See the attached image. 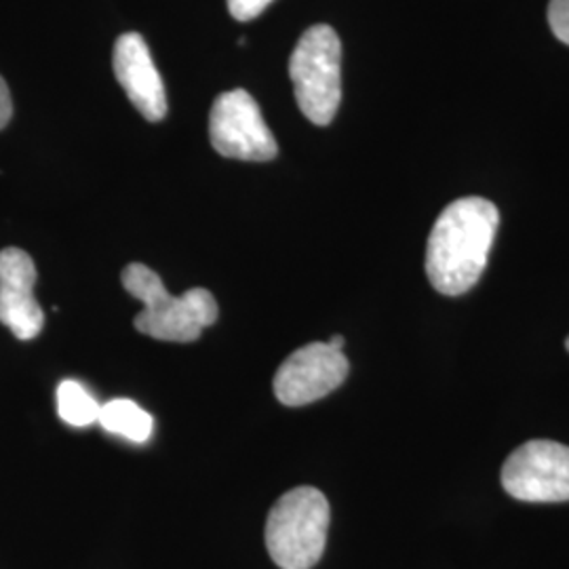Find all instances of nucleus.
Segmentation results:
<instances>
[{
	"instance_id": "39448f33",
	"label": "nucleus",
	"mask_w": 569,
	"mask_h": 569,
	"mask_svg": "<svg viewBox=\"0 0 569 569\" xmlns=\"http://www.w3.org/2000/svg\"><path fill=\"white\" fill-rule=\"evenodd\" d=\"M209 140L226 159L264 163L279 154L260 106L244 89H232L216 98L209 112Z\"/></svg>"
},
{
	"instance_id": "9d476101",
	"label": "nucleus",
	"mask_w": 569,
	"mask_h": 569,
	"mask_svg": "<svg viewBox=\"0 0 569 569\" xmlns=\"http://www.w3.org/2000/svg\"><path fill=\"white\" fill-rule=\"evenodd\" d=\"M98 422L108 432L127 437L129 441H136V443H143L152 432L150 413L129 399H114L100 407Z\"/></svg>"
},
{
	"instance_id": "0eeeda50",
	"label": "nucleus",
	"mask_w": 569,
	"mask_h": 569,
	"mask_svg": "<svg viewBox=\"0 0 569 569\" xmlns=\"http://www.w3.org/2000/svg\"><path fill=\"white\" fill-rule=\"evenodd\" d=\"M345 350L312 342L291 352L274 376V397L287 407L315 403L340 387L348 376Z\"/></svg>"
},
{
	"instance_id": "f257e3e1",
	"label": "nucleus",
	"mask_w": 569,
	"mask_h": 569,
	"mask_svg": "<svg viewBox=\"0 0 569 569\" xmlns=\"http://www.w3.org/2000/svg\"><path fill=\"white\" fill-rule=\"evenodd\" d=\"M500 226L498 207L481 197L449 203L430 230L427 274L443 296H462L481 279Z\"/></svg>"
},
{
	"instance_id": "7ed1b4c3",
	"label": "nucleus",
	"mask_w": 569,
	"mask_h": 569,
	"mask_svg": "<svg viewBox=\"0 0 569 569\" xmlns=\"http://www.w3.org/2000/svg\"><path fill=\"white\" fill-rule=\"evenodd\" d=\"M331 510L317 488L289 489L266 521V549L281 569H310L327 545Z\"/></svg>"
},
{
	"instance_id": "4468645a",
	"label": "nucleus",
	"mask_w": 569,
	"mask_h": 569,
	"mask_svg": "<svg viewBox=\"0 0 569 569\" xmlns=\"http://www.w3.org/2000/svg\"><path fill=\"white\" fill-rule=\"evenodd\" d=\"M13 114V103H11V93L4 79L0 77V129H4Z\"/></svg>"
},
{
	"instance_id": "423d86ee",
	"label": "nucleus",
	"mask_w": 569,
	"mask_h": 569,
	"mask_svg": "<svg viewBox=\"0 0 569 569\" xmlns=\"http://www.w3.org/2000/svg\"><path fill=\"white\" fill-rule=\"evenodd\" d=\"M500 479L521 502H568L569 448L547 439L528 441L510 453Z\"/></svg>"
},
{
	"instance_id": "2eb2a0df",
	"label": "nucleus",
	"mask_w": 569,
	"mask_h": 569,
	"mask_svg": "<svg viewBox=\"0 0 569 569\" xmlns=\"http://www.w3.org/2000/svg\"><path fill=\"white\" fill-rule=\"evenodd\" d=\"M327 345L331 346V348H336V350H345V338H342V336H333Z\"/></svg>"
},
{
	"instance_id": "9b49d317",
	"label": "nucleus",
	"mask_w": 569,
	"mask_h": 569,
	"mask_svg": "<svg viewBox=\"0 0 569 569\" xmlns=\"http://www.w3.org/2000/svg\"><path fill=\"white\" fill-rule=\"evenodd\" d=\"M58 413L72 427H87L98 422L100 406L79 382L63 380L58 387Z\"/></svg>"
},
{
	"instance_id": "ddd939ff",
	"label": "nucleus",
	"mask_w": 569,
	"mask_h": 569,
	"mask_svg": "<svg viewBox=\"0 0 569 569\" xmlns=\"http://www.w3.org/2000/svg\"><path fill=\"white\" fill-rule=\"evenodd\" d=\"M272 0H228V11L234 20L249 21L262 16Z\"/></svg>"
},
{
	"instance_id": "f03ea898",
	"label": "nucleus",
	"mask_w": 569,
	"mask_h": 569,
	"mask_svg": "<svg viewBox=\"0 0 569 569\" xmlns=\"http://www.w3.org/2000/svg\"><path fill=\"white\" fill-rule=\"evenodd\" d=\"M122 287L142 302L136 329L163 342H194L203 329L218 321V302L204 287H192L173 298L161 277L146 264H129L121 274Z\"/></svg>"
},
{
	"instance_id": "1a4fd4ad",
	"label": "nucleus",
	"mask_w": 569,
	"mask_h": 569,
	"mask_svg": "<svg viewBox=\"0 0 569 569\" xmlns=\"http://www.w3.org/2000/svg\"><path fill=\"white\" fill-rule=\"evenodd\" d=\"M114 74L127 98L138 108L143 119L163 121L167 114V93L157 63L142 34L127 32L114 44Z\"/></svg>"
},
{
	"instance_id": "20e7f679",
	"label": "nucleus",
	"mask_w": 569,
	"mask_h": 569,
	"mask_svg": "<svg viewBox=\"0 0 569 569\" xmlns=\"http://www.w3.org/2000/svg\"><path fill=\"white\" fill-rule=\"evenodd\" d=\"M293 93L306 119L326 127L342 100V42L326 23L308 28L289 58Z\"/></svg>"
},
{
	"instance_id": "f8f14e48",
	"label": "nucleus",
	"mask_w": 569,
	"mask_h": 569,
	"mask_svg": "<svg viewBox=\"0 0 569 569\" xmlns=\"http://www.w3.org/2000/svg\"><path fill=\"white\" fill-rule=\"evenodd\" d=\"M549 26L559 41L569 44V0H550Z\"/></svg>"
},
{
	"instance_id": "6e6552de",
	"label": "nucleus",
	"mask_w": 569,
	"mask_h": 569,
	"mask_svg": "<svg viewBox=\"0 0 569 569\" xmlns=\"http://www.w3.org/2000/svg\"><path fill=\"white\" fill-rule=\"evenodd\" d=\"M37 266L18 247L0 251V323L9 327L16 338L32 340L44 326V315L37 298Z\"/></svg>"
},
{
	"instance_id": "dca6fc26",
	"label": "nucleus",
	"mask_w": 569,
	"mask_h": 569,
	"mask_svg": "<svg viewBox=\"0 0 569 569\" xmlns=\"http://www.w3.org/2000/svg\"><path fill=\"white\" fill-rule=\"evenodd\" d=\"M566 346H568V350H569V338H568V342H566Z\"/></svg>"
}]
</instances>
